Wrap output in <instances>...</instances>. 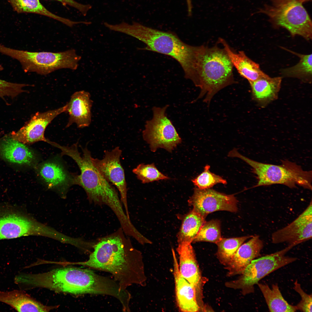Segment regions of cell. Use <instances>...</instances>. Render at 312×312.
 Segmentation results:
<instances>
[{
	"instance_id": "d6a6232c",
	"label": "cell",
	"mask_w": 312,
	"mask_h": 312,
	"mask_svg": "<svg viewBox=\"0 0 312 312\" xmlns=\"http://www.w3.org/2000/svg\"><path fill=\"white\" fill-rule=\"evenodd\" d=\"M30 86H32L27 84L11 82L0 79V97L4 99L5 97L14 98L22 93L27 92L23 88Z\"/></svg>"
},
{
	"instance_id": "cb8c5ba5",
	"label": "cell",
	"mask_w": 312,
	"mask_h": 312,
	"mask_svg": "<svg viewBox=\"0 0 312 312\" xmlns=\"http://www.w3.org/2000/svg\"><path fill=\"white\" fill-rule=\"evenodd\" d=\"M281 81V77L271 78L267 75L255 81L249 82L253 99L261 106H266L277 99Z\"/></svg>"
},
{
	"instance_id": "9c48e42d",
	"label": "cell",
	"mask_w": 312,
	"mask_h": 312,
	"mask_svg": "<svg viewBox=\"0 0 312 312\" xmlns=\"http://www.w3.org/2000/svg\"><path fill=\"white\" fill-rule=\"evenodd\" d=\"M294 246L289 245L280 251L253 260L246 268L237 279L227 283L226 286L240 289L245 294L254 292V286L264 277L297 258L285 254Z\"/></svg>"
},
{
	"instance_id": "4dcf8cb0",
	"label": "cell",
	"mask_w": 312,
	"mask_h": 312,
	"mask_svg": "<svg viewBox=\"0 0 312 312\" xmlns=\"http://www.w3.org/2000/svg\"><path fill=\"white\" fill-rule=\"evenodd\" d=\"M138 179L143 183L152 182L160 180L170 179L161 172L156 167L154 164H141L132 170Z\"/></svg>"
},
{
	"instance_id": "74e56055",
	"label": "cell",
	"mask_w": 312,
	"mask_h": 312,
	"mask_svg": "<svg viewBox=\"0 0 312 312\" xmlns=\"http://www.w3.org/2000/svg\"><path fill=\"white\" fill-rule=\"evenodd\" d=\"M301 0L302 1V2H303V3H304V2H308V1H311V0Z\"/></svg>"
},
{
	"instance_id": "f546056e",
	"label": "cell",
	"mask_w": 312,
	"mask_h": 312,
	"mask_svg": "<svg viewBox=\"0 0 312 312\" xmlns=\"http://www.w3.org/2000/svg\"><path fill=\"white\" fill-rule=\"evenodd\" d=\"M220 224L217 220L205 222L192 242H206L216 244L222 238Z\"/></svg>"
},
{
	"instance_id": "ac0fdd59",
	"label": "cell",
	"mask_w": 312,
	"mask_h": 312,
	"mask_svg": "<svg viewBox=\"0 0 312 312\" xmlns=\"http://www.w3.org/2000/svg\"><path fill=\"white\" fill-rule=\"evenodd\" d=\"M173 275L176 301L180 311L196 312L200 311L195 289L181 275L179 270L178 262L174 250L172 249Z\"/></svg>"
},
{
	"instance_id": "52a82bcc",
	"label": "cell",
	"mask_w": 312,
	"mask_h": 312,
	"mask_svg": "<svg viewBox=\"0 0 312 312\" xmlns=\"http://www.w3.org/2000/svg\"><path fill=\"white\" fill-rule=\"evenodd\" d=\"M0 53L16 60L25 73L46 75L58 69L76 70L81 59L73 49L57 53L34 52L10 48L0 44Z\"/></svg>"
},
{
	"instance_id": "8992f818",
	"label": "cell",
	"mask_w": 312,
	"mask_h": 312,
	"mask_svg": "<svg viewBox=\"0 0 312 312\" xmlns=\"http://www.w3.org/2000/svg\"><path fill=\"white\" fill-rule=\"evenodd\" d=\"M228 155L239 158L252 167L257 180L254 187L280 184L291 188L299 185L312 190V171L303 170L295 162L285 160H282L280 165L261 163L242 155L235 148Z\"/></svg>"
},
{
	"instance_id": "9a60e30c",
	"label": "cell",
	"mask_w": 312,
	"mask_h": 312,
	"mask_svg": "<svg viewBox=\"0 0 312 312\" xmlns=\"http://www.w3.org/2000/svg\"><path fill=\"white\" fill-rule=\"evenodd\" d=\"M67 105L57 109L36 113L18 131L11 132L10 136L14 140L25 144H31L39 141L48 143L44 137L47 126L56 116L66 112Z\"/></svg>"
},
{
	"instance_id": "f35d334b",
	"label": "cell",
	"mask_w": 312,
	"mask_h": 312,
	"mask_svg": "<svg viewBox=\"0 0 312 312\" xmlns=\"http://www.w3.org/2000/svg\"><path fill=\"white\" fill-rule=\"evenodd\" d=\"M1 133H0V137L1 136Z\"/></svg>"
},
{
	"instance_id": "d4e9b609",
	"label": "cell",
	"mask_w": 312,
	"mask_h": 312,
	"mask_svg": "<svg viewBox=\"0 0 312 312\" xmlns=\"http://www.w3.org/2000/svg\"><path fill=\"white\" fill-rule=\"evenodd\" d=\"M205 218L193 209L185 215L177 235L178 244L192 242L206 222Z\"/></svg>"
},
{
	"instance_id": "ffe728a7",
	"label": "cell",
	"mask_w": 312,
	"mask_h": 312,
	"mask_svg": "<svg viewBox=\"0 0 312 312\" xmlns=\"http://www.w3.org/2000/svg\"><path fill=\"white\" fill-rule=\"evenodd\" d=\"M263 247L259 235L252 236L239 247L230 263L225 268L229 276L241 274L252 261L259 256Z\"/></svg>"
},
{
	"instance_id": "277c9868",
	"label": "cell",
	"mask_w": 312,
	"mask_h": 312,
	"mask_svg": "<svg viewBox=\"0 0 312 312\" xmlns=\"http://www.w3.org/2000/svg\"><path fill=\"white\" fill-rule=\"evenodd\" d=\"M116 30L144 43L146 47L141 50L154 51L172 57L181 66L186 79H189L192 76L197 46L185 43L173 32L161 31L137 22L129 24L122 22L117 24Z\"/></svg>"
},
{
	"instance_id": "2e32d148",
	"label": "cell",
	"mask_w": 312,
	"mask_h": 312,
	"mask_svg": "<svg viewBox=\"0 0 312 312\" xmlns=\"http://www.w3.org/2000/svg\"><path fill=\"white\" fill-rule=\"evenodd\" d=\"M177 250L179 256L180 273L195 289L197 302L202 309L204 307L203 289L206 280L201 275L191 243L178 244Z\"/></svg>"
},
{
	"instance_id": "30bf717a",
	"label": "cell",
	"mask_w": 312,
	"mask_h": 312,
	"mask_svg": "<svg viewBox=\"0 0 312 312\" xmlns=\"http://www.w3.org/2000/svg\"><path fill=\"white\" fill-rule=\"evenodd\" d=\"M168 106L153 107V118L146 122L142 136L152 152L161 148L171 152L181 142L176 129L166 115Z\"/></svg>"
},
{
	"instance_id": "e575fe53",
	"label": "cell",
	"mask_w": 312,
	"mask_h": 312,
	"mask_svg": "<svg viewBox=\"0 0 312 312\" xmlns=\"http://www.w3.org/2000/svg\"><path fill=\"white\" fill-rule=\"evenodd\" d=\"M59 1L64 5H69L78 10L83 15L85 16L88 12L92 8L90 4H83L79 3L74 0H54Z\"/></svg>"
},
{
	"instance_id": "1f68e13d",
	"label": "cell",
	"mask_w": 312,
	"mask_h": 312,
	"mask_svg": "<svg viewBox=\"0 0 312 312\" xmlns=\"http://www.w3.org/2000/svg\"><path fill=\"white\" fill-rule=\"evenodd\" d=\"M210 166L206 165L203 171L192 181L196 187L200 189H210L214 185L218 183L226 185V180L222 177L211 172Z\"/></svg>"
},
{
	"instance_id": "3957f363",
	"label": "cell",
	"mask_w": 312,
	"mask_h": 312,
	"mask_svg": "<svg viewBox=\"0 0 312 312\" xmlns=\"http://www.w3.org/2000/svg\"><path fill=\"white\" fill-rule=\"evenodd\" d=\"M77 144L65 146L62 149V154L72 158L80 170V174L75 175V185L84 189L90 202L107 206L115 213L120 224L127 223L129 219L117 191L93 165L91 153L87 147H81L83 154L81 155Z\"/></svg>"
},
{
	"instance_id": "603a6c76",
	"label": "cell",
	"mask_w": 312,
	"mask_h": 312,
	"mask_svg": "<svg viewBox=\"0 0 312 312\" xmlns=\"http://www.w3.org/2000/svg\"><path fill=\"white\" fill-rule=\"evenodd\" d=\"M0 302L5 303L18 312H48L58 306L44 305L21 290L0 291Z\"/></svg>"
},
{
	"instance_id": "7402d4cb",
	"label": "cell",
	"mask_w": 312,
	"mask_h": 312,
	"mask_svg": "<svg viewBox=\"0 0 312 312\" xmlns=\"http://www.w3.org/2000/svg\"><path fill=\"white\" fill-rule=\"evenodd\" d=\"M219 41L222 45L233 66L249 82L255 81L267 75L261 70L259 64L249 58L243 51L235 53L224 39L220 38Z\"/></svg>"
},
{
	"instance_id": "5b68a950",
	"label": "cell",
	"mask_w": 312,
	"mask_h": 312,
	"mask_svg": "<svg viewBox=\"0 0 312 312\" xmlns=\"http://www.w3.org/2000/svg\"><path fill=\"white\" fill-rule=\"evenodd\" d=\"M233 66L223 49L215 46L197 47L192 81L200 92L197 100L205 97L203 102L209 104L213 96L226 86L235 83Z\"/></svg>"
},
{
	"instance_id": "4316f807",
	"label": "cell",
	"mask_w": 312,
	"mask_h": 312,
	"mask_svg": "<svg viewBox=\"0 0 312 312\" xmlns=\"http://www.w3.org/2000/svg\"><path fill=\"white\" fill-rule=\"evenodd\" d=\"M257 285L262 293L270 312H295V306L289 304L284 299L277 284H273L270 288L267 284Z\"/></svg>"
},
{
	"instance_id": "6da1fadb",
	"label": "cell",
	"mask_w": 312,
	"mask_h": 312,
	"mask_svg": "<svg viewBox=\"0 0 312 312\" xmlns=\"http://www.w3.org/2000/svg\"><path fill=\"white\" fill-rule=\"evenodd\" d=\"M125 235L121 227L96 242L87 260L66 264L108 272L123 289L135 284L144 286L146 278L142 253Z\"/></svg>"
},
{
	"instance_id": "d6986e66",
	"label": "cell",
	"mask_w": 312,
	"mask_h": 312,
	"mask_svg": "<svg viewBox=\"0 0 312 312\" xmlns=\"http://www.w3.org/2000/svg\"><path fill=\"white\" fill-rule=\"evenodd\" d=\"M92 103L88 92L82 90L74 93L66 104V112L68 113L69 118L66 127H68L73 123L79 128L88 126L91 122Z\"/></svg>"
},
{
	"instance_id": "8d00e7d4",
	"label": "cell",
	"mask_w": 312,
	"mask_h": 312,
	"mask_svg": "<svg viewBox=\"0 0 312 312\" xmlns=\"http://www.w3.org/2000/svg\"><path fill=\"white\" fill-rule=\"evenodd\" d=\"M3 69V68L1 65L0 64V71L2 70Z\"/></svg>"
},
{
	"instance_id": "4fadbf2b",
	"label": "cell",
	"mask_w": 312,
	"mask_h": 312,
	"mask_svg": "<svg viewBox=\"0 0 312 312\" xmlns=\"http://www.w3.org/2000/svg\"><path fill=\"white\" fill-rule=\"evenodd\" d=\"M312 203L293 221L272 235V243H286L294 246L312 238Z\"/></svg>"
},
{
	"instance_id": "e0dca14e",
	"label": "cell",
	"mask_w": 312,
	"mask_h": 312,
	"mask_svg": "<svg viewBox=\"0 0 312 312\" xmlns=\"http://www.w3.org/2000/svg\"><path fill=\"white\" fill-rule=\"evenodd\" d=\"M35 167L39 178L49 189L63 193L75 185L76 174L69 173L60 162L47 160Z\"/></svg>"
},
{
	"instance_id": "44dd1931",
	"label": "cell",
	"mask_w": 312,
	"mask_h": 312,
	"mask_svg": "<svg viewBox=\"0 0 312 312\" xmlns=\"http://www.w3.org/2000/svg\"><path fill=\"white\" fill-rule=\"evenodd\" d=\"M0 154L3 158L11 163L35 167L38 165V158L36 153L25 144L10 136L5 137L1 142Z\"/></svg>"
},
{
	"instance_id": "484cf974",
	"label": "cell",
	"mask_w": 312,
	"mask_h": 312,
	"mask_svg": "<svg viewBox=\"0 0 312 312\" xmlns=\"http://www.w3.org/2000/svg\"><path fill=\"white\" fill-rule=\"evenodd\" d=\"M14 10L18 13H33L44 15L59 21L70 27L74 21L62 17L52 13L40 2L39 0H7Z\"/></svg>"
},
{
	"instance_id": "5bb4252c",
	"label": "cell",
	"mask_w": 312,
	"mask_h": 312,
	"mask_svg": "<svg viewBox=\"0 0 312 312\" xmlns=\"http://www.w3.org/2000/svg\"><path fill=\"white\" fill-rule=\"evenodd\" d=\"M34 229L33 221L18 208L0 204V240L30 235Z\"/></svg>"
},
{
	"instance_id": "ba28073f",
	"label": "cell",
	"mask_w": 312,
	"mask_h": 312,
	"mask_svg": "<svg viewBox=\"0 0 312 312\" xmlns=\"http://www.w3.org/2000/svg\"><path fill=\"white\" fill-rule=\"evenodd\" d=\"M257 13L267 16L272 25L287 30L293 36L312 38L311 19L301 0H270Z\"/></svg>"
},
{
	"instance_id": "d590c367",
	"label": "cell",
	"mask_w": 312,
	"mask_h": 312,
	"mask_svg": "<svg viewBox=\"0 0 312 312\" xmlns=\"http://www.w3.org/2000/svg\"><path fill=\"white\" fill-rule=\"evenodd\" d=\"M187 9L188 10H191L193 8V5L192 0H185Z\"/></svg>"
},
{
	"instance_id": "f1b7e54d",
	"label": "cell",
	"mask_w": 312,
	"mask_h": 312,
	"mask_svg": "<svg viewBox=\"0 0 312 312\" xmlns=\"http://www.w3.org/2000/svg\"><path fill=\"white\" fill-rule=\"evenodd\" d=\"M294 53L300 58L299 62L295 65L283 69L282 74L285 77H296L305 79L312 77V54H301Z\"/></svg>"
},
{
	"instance_id": "8fae6325",
	"label": "cell",
	"mask_w": 312,
	"mask_h": 312,
	"mask_svg": "<svg viewBox=\"0 0 312 312\" xmlns=\"http://www.w3.org/2000/svg\"><path fill=\"white\" fill-rule=\"evenodd\" d=\"M104 157L101 159L92 157V163L102 176L118 190L125 212L128 217L130 218L127 200V185L124 171L120 161L122 151L117 146L111 151H104Z\"/></svg>"
},
{
	"instance_id": "7c38bea8",
	"label": "cell",
	"mask_w": 312,
	"mask_h": 312,
	"mask_svg": "<svg viewBox=\"0 0 312 312\" xmlns=\"http://www.w3.org/2000/svg\"><path fill=\"white\" fill-rule=\"evenodd\" d=\"M188 202L193 207V209L206 217L209 214L216 211L235 212L238 210L237 201L233 194H226L210 188L195 187Z\"/></svg>"
},
{
	"instance_id": "83f0119b",
	"label": "cell",
	"mask_w": 312,
	"mask_h": 312,
	"mask_svg": "<svg viewBox=\"0 0 312 312\" xmlns=\"http://www.w3.org/2000/svg\"><path fill=\"white\" fill-rule=\"evenodd\" d=\"M252 236H248L229 238H222L216 243L218 246L216 255L220 263L225 266L227 265L240 246L246 240Z\"/></svg>"
},
{
	"instance_id": "836d02e7",
	"label": "cell",
	"mask_w": 312,
	"mask_h": 312,
	"mask_svg": "<svg viewBox=\"0 0 312 312\" xmlns=\"http://www.w3.org/2000/svg\"><path fill=\"white\" fill-rule=\"evenodd\" d=\"M294 289L299 294L301 298L300 302L295 305L297 310L303 312H312V295L306 293L297 280L294 283Z\"/></svg>"
},
{
	"instance_id": "7a4b0ae2",
	"label": "cell",
	"mask_w": 312,
	"mask_h": 312,
	"mask_svg": "<svg viewBox=\"0 0 312 312\" xmlns=\"http://www.w3.org/2000/svg\"><path fill=\"white\" fill-rule=\"evenodd\" d=\"M14 281L26 289L41 287L75 295H103L108 285L106 276L90 269L69 267L38 274L21 273L16 276Z\"/></svg>"
}]
</instances>
